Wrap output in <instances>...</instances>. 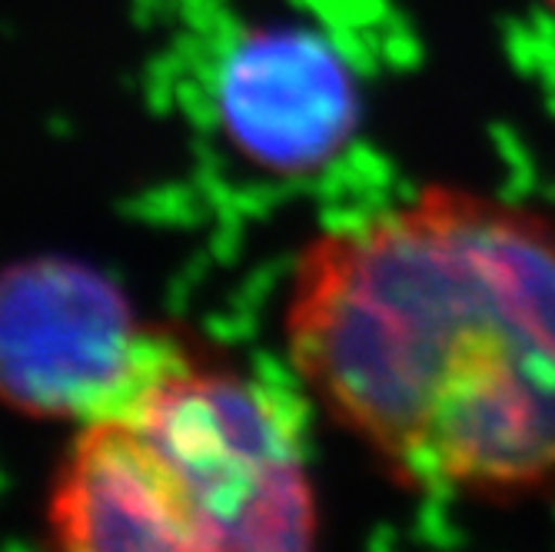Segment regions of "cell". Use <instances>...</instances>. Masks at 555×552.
Returning a JSON list of instances; mask_svg holds the SVG:
<instances>
[{
	"mask_svg": "<svg viewBox=\"0 0 555 552\" xmlns=\"http://www.w3.org/2000/svg\"><path fill=\"white\" fill-rule=\"evenodd\" d=\"M50 552H317L296 410L183 333L77 426L47 503Z\"/></svg>",
	"mask_w": 555,
	"mask_h": 552,
	"instance_id": "obj_2",
	"label": "cell"
},
{
	"mask_svg": "<svg viewBox=\"0 0 555 552\" xmlns=\"http://www.w3.org/2000/svg\"><path fill=\"white\" fill-rule=\"evenodd\" d=\"M210 120L233 154L267 177L330 167L363 120L360 84L339 47L299 24H246L217 54Z\"/></svg>",
	"mask_w": 555,
	"mask_h": 552,
	"instance_id": "obj_4",
	"label": "cell"
},
{
	"mask_svg": "<svg viewBox=\"0 0 555 552\" xmlns=\"http://www.w3.org/2000/svg\"><path fill=\"white\" fill-rule=\"evenodd\" d=\"M173 336L143 323L130 296L80 260L11 264L0 270V403L83 426L117 410Z\"/></svg>",
	"mask_w": 555,
	"mask_h": 552,
	"instance_id": "obj_3",
	"label": "cell"
},
{
	"mask_svg": "<svg viewBox=\"0 0 555 552\" xmlns=\"http://www.w3.org/2000/svg\"><path fill=\"white\" fill-rule=\"evenodd\" d=\"M283 330L293 373L399 486H555V214L426 187L313 236Z\"/></svg>",
	"mask_w": 555,
	"mask_h": 552,
	"instance_id": "obj_1",
	"label": "cell"
},
{
	"mask_svg": "<svg viewBox=\"0 0 555 552\" xmlns=\"http://www.w3.org/2000/svg\"><path fill=\"white\" fill-rule=\"evenodd\" d=\"M545 4H548V11L555 14V0H545Z\"/></svg>",
	"mask_w": 555,
	"mask_h": 552,
	"instance_id": "obj_5",
	"label": "cell"
}]
</instances>
